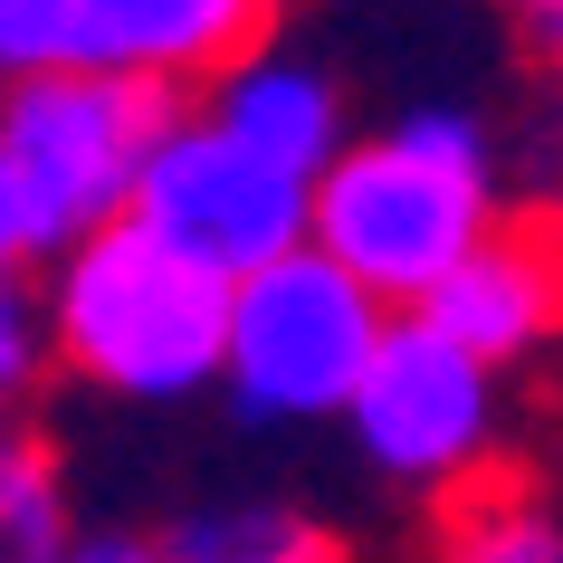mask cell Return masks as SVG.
<instances>
[{
	"mask_svg": "<svg viewBox=\"0 0 563 563\" xmlns=\"http://www.w3.org/2000/svg\"><path fill=\"white\" fill-rule=\"evenodd\" d=\"M77 544V477L38 411H0V563H67Z\"/></svg>",
	"mask_w": 563,
	"mask_h": 563,
	"instance_id": "cell-12",
	"label": "cell"
},
{
	"mask_svg": "<svg viewBox=\"0 0 563 563\" xmlns=\"http://www.w3.org/2000/svg\"><path fill=\"white\" fill-rule=\"evenodd\" d=\"M87 58V0H0V87Z\"/></svg>",
	"mask_w": 563,
	"mask_h": 563,
	"instance_id": "cell-14",
	"label": "cell"
},
{
	"mask_svg": "<svg viewBox=\"0 0 563 563\" xmlns=\"http://www.w3.org/2000/svg\"><path fill=\"white\" fill-rule=\"evenodd\" d=\"M38 258H48V239H38L30 191H20L10 153H0V287H10V277H38Z\"/></svg>",
	"mask_w": 563,
	"mask_h": 563,
	"instance_id": "cell-16",
	"label": "cell"
},
{
	"mask_svg": "<svg viewBox=\"0 0 563 563\" xmlns=\"http://www.w3.org/2000/svg\"><path fill=\"white\" fill-rule=\"evenodd\" d=\"M516 38H526V58H534V67H563V0L526 10V20H516Z\"/></svg>",
	"mask_w": 563,
	"mask_h": 563,
	"instance_id": "cell-18",
	"label": "cell"
},
{
	"mask_svg": "<svg viewBox=\"0 0 563 563\" xmlns=\"http://www.w3.org/2000/svg\"><path fill=\"white\" fill-rule=\"evenodd\" d=\"M134 220L163 230L181 258L220 267V277H249V267L287 258L297 239H316V181L287 173V163H267L210 106L181 96L173 115H163V134H153V153H144Z\"/></svg>",
	"mask_w": 563,
	"mask_h": 563,
	"instance_id": "cell-6",
	"label": "cell"
},
{
	"mask_svg": "<svg viewBox=\"0 0 563 563\" xmlns=\"http://www.w3.org/2000/svg\"><path fill=\"white\" fill-rule=\"evenodd\" d=\"M67 563H163V534L153 526H77Z\"/></svg>",
	"mask_w": 563,
	"mask_h": 563,
	"instance_id": "cell-17",
	"label": "cell"
},
{
	"mask_svg": "<svg viewBox=\"0 0 563 563\" xmlns=\"http://www.w3.org/2000/svg\"><path fill=\"white\" fill-rule=\"evenodd\" d=\"M344 449L373 487L440 506L506 468V373L420 306H401L344 401Z\"/></svg>",
	"mask_w": 563,
	"mask_h": 563,
	"instance_id": "cell-4",
	"label": "cell"
},
{
	"mask_svg": "<svg viewBox=\"0 0 563 563\" xmlns=\"http://www.w3.org/2000/svg\"><path fill=\"white\" fill-rule=\"evenodd\" d=\"M277 20L287 0H87V58L144 77L153 96H201Z\"/></svg>",
	"mask_w": 563,
	"mask_h": 563,
	"instance_id": "cell-9",
	"label": "cell"
},
{
	"mask_svg": "<svg viewBox=\"0 0 563 563\" xmlns=\"http://www.w3.org/2000/svg\"><path fill=\"white\" fill-rule=\"evenodd\" d=\"M506 210V124L459 96H420L354 124V144L316 173V249H334L383 306H420Z\"/></svg>",
	"mask_w": 563,
	"mask_h": 563,
	"instance_id": "cell-1",
	"label": "cell"
},
{
	"mask_svg": "<svg viewBox=\"0 0 563 563\" xmlns=\"http://www.w3.org/2000/svg\"><path fill=\"white\" fill-rule=\"evenodd\" d=\"M401 306H383L354 267L297 239L287 258L230 277V354H220V401L249 430H316L344 420L363 363Z\"/></svg>",
	"mask_w": 563,
	"mask_h": 563,
	"instance_id": "cell-3",
	"label": "cell"
},
{
	"mask_svg": "<svg viewBox=\"0 0 563 563\" xmlns=\"http://www.w3.org/2000/svg\"><path fill=\"white\" fill-rule=\"evenodd\" d=\"M191 106H210L239 144H258L267 163H287V173H306V181L354 144V87H344V67H334L325 48H306V38H277V30H267L239 67H220Z\"/></svg>",
	"mask_w": 563,
	"mask_h": 563,
	"instance_id": "cell-8",
	"label": "cell"
},
{
	"mask_svg": "<svg viewBox=\"0 0 563 563\" xmlns=\"http://www.w3.org/2000/svg\"><path fill=\"white\" fill-rule=\"evenodd\" d=\"M506 181L526 210H563V67H526V96L506 115Z\"/></svg>",
	"mask_w": 563,
	"mask_h": 563,
	"instance_id": "cell-13",
	"label": "cell"
},
{
	"mask_svg": "<svg viewBox=\"0 0 563 563\" xmlns=\"http://www.w3.org/2000/svg\"><path fill=\"white\" fill-rule=\"evenodd\" d=\"M497 10H506V20H526V10H544V0H497Z\"/></svg>",
	"mask_w": 563,
	"mask_h": 563,
	"instance_id": "cell-19",
	"label": "cell"
},
{
	"mask_svg": "<svg viewBox=\"0 0 563 563\" xmlns=\"http://www.w3.org/2000/svg\"><path fill=\"white\" fill-rule=\"evenodd\" d=\"M420 563H563V497L526 468H487L430 506Z\"/></svg>",
	"mask_w": 563,
	"mask_h": 563,
	"instance_id": "cell-11",
	"label": "cell"
},
{
	"mask_svg": "<svg viewBox=\"0 0 563 563\" xmlns=\"http://www.w3.org/2000/svg\"><path fill=\"white\" fill-rule=\"evenodd\" d=\"M420 316L449 325L459 344H477L497 373L554 354L563 344V210H526L516 201L497 230L420 297Z\"/></svg>",
	"mask_w": 563,
	"mask_h": 563,
	"instance_id": "cell-7",
	"label": "cell"
},
{
	"mask_svg": "<svg viewBox=\"0 0 563 563\" xmlns=\"http://www.w3.org/2000/svg\"><path fill=\"white\" fill-rule=\"evenodd\" d=\"M173 106L181 96H153L144 77L96 67V58L0 87V153H10V173L30 191V220L48 249H67V239H87L134 210L144 153Z\"/></svg>",
	"mask_w": 563,
	"mask_h": 563,
	"instance_id": "cell-5",
	"label": "cell"
},
{
	"mask_svg": "<svg viewBox=\"0 0 563 563\" xmlns=\"http://www.w3.org/2000/svg\"><path fill=\"white\" fill-rule=\"evenodd\" d=\"M38 316L58 383L115 401V411H181L220 391L230 354V277L181 258L134 210L38 258Z\"/></svg>",
	"mask_w": 563,
	"mask_h": 563,
	"instance_id": "cell-2",
	"label": "cell"
},
{
	"mask_svg": "<svg viewBox=\"0 0 563 563\" xmlns=\"http://www.w3.org/2000/svg\"><path fill=\"white\" fill-rule=\"evenodd\" d=\"M163 563H354L344 526L306 497H201L163 516Z\"/></svg>",
	"mask_w": 563,
	"mask_h": 563,
	"instance_id": "cell-10",
	"label": "cell"
},
{
	"mask_svg": "<svg viewBox=\"0 0 563 563\" xmlns=\"http://www.w3.org/2000/svg\"><path fill=\"white\" fill-rule=\"evenodd\" d=\"M287 10H297V0H287Z\"/></svg>",
	"mask_w": 563,
	"mask_h": 563,
	"instance_id": "cell-20",
	"label": "cell"
},
{
	"mask_svg": "<svg viewBox=\"0 0 563 563\" xmlns=\"http://www.w3.org/2000/svg\"><path fill=\"white\" fill-rule=\"evenodd\" d=\"M48 383H58V354H48L38 277H10V287H0V411H38Z\"/></svg>",
	"mask_w": 563,
	"mask_h": 563,
	"instance_id": "cell-15",
	"label": "cell"
}]
</instances>
